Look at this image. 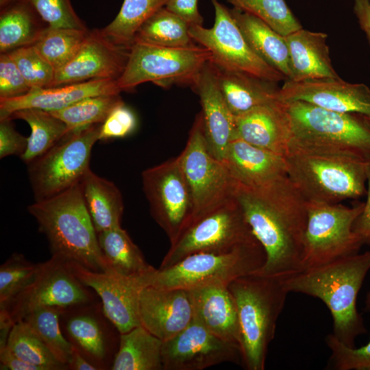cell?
Segmentation results:
<instances>
[{"instance_id":"obj_7","label":"cell","mask_w":370,"mask_h":370,"mask_svg":"<svg viewBox=\"0 0 370 370\" xmlns=\"http://www.w3.org/2000/svg\"><path fill=\"white\" fill-rule=\"evenodd\" d=\"M265 261L266 254L258 241L228 251L196 253L168 268L156 269L149 285L186 290L228 286L235 279L258 271Z\"/></svg>"},{"instance_id":"obj_50","label":"cell","mask_w":370,"mask_h":370,"mask_svg":"<svg viewBox=\"0 0 370 370\" xmlns=\"http://www.w3.org/2000/svg\"><path fill=\"white\" fill-rule=\"evenodd\" d=\"M367 201L364 208L353 226L354 232L359 236L362 243H370V159L367 169Z\"/></svg>"},{"instance_id":"obj_41","label":"cell","mask_w":370,"mask_h":370,"mask_svg":"<svg viewBox=\"0 0 370 370\" xmlns=\"http://www.w3.org/2000/svg\"><path fill=\"white\" fill-rule=\"evenodd\" d=\"M42 262H30L18 253L13 254L0 267V311L5 310L13 299L35 278Z\"/></svg>"},{"instance_id":"obj_28","label":"cell","mask_w":370,"mask_h":370,"mask_svg":"<svg viewBox=\"0 0 370 370\" xmlns=\"http://www.w3.org/2000/svg\"><path fill=\"white\" fill-rule=\"evenodd\" d=\"M82 197L98 233L121 227L124 210L121 193L111 181L90 169L79 182Z\"/></svg>"},{"instance_id":"obj_47","label":"cell","mask_w":370,"mask_h":370,"mask_svg":"<svg viewBox=\"0 0 370 370\" xmlns=\"http://www.w3.org/2000/svg\"><path fill=\"white\" fill-rule=\"evenodd\" d=\"M30 90L8 53H0V98L22 96Z\"/></svg>"},{"instance_id":"obj_14","label":"cell","mask_w":370,"mask_h":370,"mask_svg":"<svg viewBox=\"0 0 370 370\" xmlns=\"http://www.w3.org/2000/svg\"><path fill=\"white\" fill-rule=\"evenodd\" d=\"M142 182L152 217L173 242L191 222L194 210L179 157L145 169Z\"/></svg>"},{"instance_id":"obj_51","label":"cell","mask_w":370,"mask_h":370,"mask_svg":"<svg viewBox=\"0 0 370 370\" xmlns=\"http://www.w3.org/2000/svg\"><path fill=\"white\" fill-rule=\"evenodd\" d=\"M0 367L1 370H43L19 358L7 347L0 349Z\"/></svg>"},{"instance_id":"obj_29","label":"cell","mask_w":370,"mask_h":370,"mask_svg":"<svg viewBox=\"0 0 370 370\" xmlns=\"http://www.w3.org/2000/svg\"><path fill=\"white\" fill-rule=\"evenodd\" d=\"M230 11L252 49L286 79H289V53L284 36L249 13L234 8Z\"/></svg>"},{"instance_id":"obj_36","label":"cell","mask_w":370,"mask_h":370,"mask_svg":"<svg viewBox=\"0 0 370 370\" xmlns=\"http://www.w3.org/2000/svg\"><path fill=\"white\" fill-rule=\"evenodd\" d=\"M166 2L167 0H124L115 18L101 30L114 43L130 48L140 27L165 6Z\"/></svg>"},{"instance_id":"obj_35","label":"cell","mask_w":370,"mask_h":370,"mask_svg":"<svg viewBox=\"0 0 370 370\" xmlns=\"http://www.w3.org/2000/svg\"><path fill=\"white\" fill-rule=\"evenodd\" d=\"M184 48L197 43L189 34V25L164 6L153 14L138 29L134 42Z\"/></svg>"},{"instance_id":"obj_27","label":"cell","mask_w":370,"mask_h":370,"mask_svg":"<svg viewBox=\"0 0 370 370\" xmlns=\"http://www.w3.org/2000/svg\"><path fill=\"white\" fill-rule=\"evenodd\" d=\"M210 63L223 98L234 116L280 100L279 88L275 86L276 83L246 73L227 71Z\"/></svg>"},{"instance_id":"obj_12","label":"cell","mask_w":370,"mask_h":370,"mask_svg":"<svg viewBox=\"0 0 370 370\" xmlns=\"http://www.w3.org/2000/svg\"><path fill=\"white\" fill-rule=\"evenodd\" d=\"M215 11L212 28L189 25L193 40L209 50L211 63L223 69L246 73L278 83L286 77L263 60L250 47L230 11L218 0H210Z\"/></svg>"},{"instance_id":"obj_38","label":"cell","mask_w":370,"mask_h":370,"mask_svg":"<svg viewBox=\"0 0 370 370\" xmlns=\"http://www.w3.org/2000/svg\"><path fill=\"white\" fill-rule=\"evenodd\" d=\"M123 102L120 94L98 95L82 99L64 108L49 112L66 124L69 133L101 124L112 110Z\"/></svg>"},{"instance_id":"obj_49","label":"cell","mask_w":370,"mask_h":370,"mask_svg":"<svg viewBox=\"0 0 370 370\" xmlns=\"http://www.w3.org/2000/svg\"><path fill=\"white\" fill-rule=\"evenodd\" d=\"M197 2L198 0H167L164 7L189 25H202L204 19L199 12Z\"/></svg>"},{"instance_id":"obj_26","label":"cell","mask_w":370,"mask_h":370,"mask_svg":"<svg viewBox=\"0 0 370 370\" xmlns=\"http://www.w3.org/2000/svg\"><path fill=\"white\" fill-rule=\"evenodd\" d=\"M289 53L290 80L338 77L326 44L328 35L303 28L284 36Z\"/></svg>"},{"instance_id":"obj_21","label":"cell","mask_w":370,"mask_h":370,"mask_svg":"<svg viewBox=\"0 0 370 370\" xmlns=\"http://www.w3.org/2000/svg\"><path fill=\"white\" fill-rule=\"evenodd\" d=\"M201 105L204 134L210 153L224 161L227 149L234 138L235 116L229 109L208 61L191 87Z\"/></svg>"},{"instance_id":"obj_54","label":"cell","mask_w":370,"mask_h":370,"mask_svg":"<svg viewBox=\"0 0 370 370\" xmlns=\"http://www.w3.org/2000/svg\"><path fill=\"white\" fill-rule=\"evenodd\" d=\"M15 0H0V8H3Z\"/></svg>"},{"instance_id":"obj_56","label":"cell","mask_w":370,"mask_h":370,"mask_svg":"<svg viewBox=\"0 0 370 370\" xmlns=\"http://www.w3.org/2000/svg\"><path fill=\"white\" fill-rule=\"evenodd\" d=\"M370 1V0H369Z\"/></svg>"},{"instance_id":"obj_48","label":"cell","mask_w":370,"mask_h":370,"mask_svg":"<svg viewBox=\"0 0 370 370\" xmlns=\"http://www.w3.org/2000/svg\"><path fill=\"white\" fill-rule=\"evenodd\" d=\"M28 138L19 134L14 128L12 119H0V158L8 156H21L26 150Z\"/></svg>"},{"instance_id":"obj_11","label":"cell","mask_w":370,"mask_h":370,"mask_svg":"<svg viewBox=\"0 0 370 370\" xmlns=\"http://www.w3.org/2000/svg\"><path fill=\"white\" fill-rule=\"evenodd\" d=\"M101 125L69 132L28 164L36 201L56 196L81 182L90 169L91 151L99 140Z\"/></svg>"},{"instance_id":"obj_15","label":"cell","mask_w":370,"mask_h":370,"mask_svg":"<svg viewBox=\"0 0 370 370\" xmlns=\"http://www.w3.org/2000/svg\"><path fill=\"white\" fill-rule=\"evenodd\" d=\"M92 295L66 267L64 260L52 256L42 262L34 280L9 305L5 312L13 325L27 314L42 307L63 310L88 304Z\"/></svg>"},{"instance_id":"obj_13","label":"cell","mask_w":370,"mask_h":370,"mask_svg":"<svg viewBox=\"0 0 370 370\" xmlns=\"http://www.w3.org/2000/svg\"><path fill=\"white\" fill-rule=\"evenodd\" d=\"M178 157L193 201L192 221L232 197L234 180L225 163L216 158L208 149L201 112Z\"/></svg>"},{"instance_id":"obj_17","label":"cell","mask_w":370,"mask_h":370,"mask_svg":"<svg viewBox=\"0 0 370 370\" xmlns=\"http://www.w3.org/2000/svg\"><path fill=\"white\" fill-rule=\"evenodd\" d=\"M164 370H202L223 362L242 363L238 344L227 341L193 318L174 337L163 341Z\"/></svg>"},{"instance_id":"obj_16","label":"cell","mask_w":370,"mask_h":370,"mask_svg":"<svg viewBox=\"0 0 370 370\" xmlns=\"http://www.w3.org/2000/svg\"><path fill=\"white\" fill-rule=\"evenodd\" d=\"M84 286L99 296L104 316L120 334L140 325L138 315L141 291L149 285L152 273L127 276L114 271L98 272L77 262H64Z\"/></svg>"},{"instance_id":"obj_6","label":"cell","mask_w":370,"mask_h":370,"mask_svg":"<svg viewBox=\"0 0 370 370\" xmlns=\"http://www.w3.org/2000/svg\"><path fill=\"white\" fill-rule=\"evenodd\" d=\"M282 101L290 125V145L370 159V125L366 116L302 101Z\"/></svg>"},{"instance_id":"obj_39","label":"cell","mask_w":370,"mask_h":370,"mask_svg":"<svg viewBox=\"0 0 370 370\" xmlns=\"http://www.w3.org/2000/svg\"><path fill=\"white\" fill-rule=\"evenodd\" d=\"M63 310L52 306L39 308L21 320L32 328L55 357L68 367L73 345L61 332L60 316Z\"/></svg>"},{"instance_id":"obj_5","label":"cell","mask_w":370,"mask_h":370,"mask_svg":"<svg viewBox=\"0 0 370 370\" xmlns=\"http://www.w3.org/2000/svg\"><path fill=\"white\" fill-rule=\"evenodd\" d=\"M284 158L288 178L306 201L338 204L367 193L369 159L362 156L290 145Z\"/></svg>"},{"instance_id":"obj_53","label":"cell","mask_w":370,"mask_h":370,"mask_svg":"<svg viewBox=\"0 0 370 370\" xmlns=\"http://www.w3.org/2000/svg\"><path fill=\"white\" fill-rule=\"evenodd\" d=\"M69 369L73 370H98L97 366L90 362L88 359L73 345L70 360L68 363Z\"/></svg>"},{"instance_id":"obj_3","label":"cell","mask_w":370,"mask_h":370,"mask_svg":"<svg viewBox=\"0 0 370 370\" xmlns=\"http://www.w3.org/2000/svg\"><path fill=\"white\" fill-rule=\"evenodd\" d=\"M52 256L98 272L113 271L99 247L98 234L84 204L79 183L28 206Z\"/></svg>"},{"instance_id":"obj_20","label":"cell","mask_w":370,"mask_h":370,"mask_svg":"<svg viewBox=\"0 0 370 370\" xmlns=\"http://www.w3.org/2000/svg\"><path fill=\"white\" fill-rule=\"evenodd\" d=\"M138 315L140 325L162 341H167L194 318L189 291L148 285L140 294Z\"/></svg>"},{"instance_id":"obj_4","label":"cell","mask_w":370,"mask_h":370,"mask_svg":"<svg viewBox=\"0 0 370 370\" xmlns=\"http://www.w3.org/2000/svg\"><path fill=\"white\" fill-rule=\"evenodd\" d=\"M287 276L254 272L228 285L237 309L242 365L247 370L264 369L269 346L289 293Z\"/></svg>"},{"instance_id":"obj_33","label":"cell","mask_w":370,"mask_h":370,"mask_svg":"<svg viewBox=\"0 0 370 370\" xmlns=\"http://www.w3.org/2000/svg\"><path fill=\"white\" fill-rule=\"evenodd\" d=\"M10 119H22L31 128L25 152L20 156L27 165L45 154L68 132L66 124L49 112L38 108H25L13 112Z\"/></svg>"},{"instance_id":"obj_30","label":"cell","mask_w":370,"mask_h":370,"mask_svg":"<svg viewBox=\"0 0 370 370\" xmlns=\"http://www.w3.org/2000/svg\"><path fill=\"white\" fill-rule=\"evenodd\" d=\"M48 27L27 0L0 8V53L34 45Z\"/></svg>"},{"instance_id":"obj_42","label":"cell","mask_w":370,"mask_h":370,"mask_svg":"<svg viewBox=\"0 0 370 370\" xmlns=\"http://www.w3.org/2000/svg\"><path fill=\"white\" fill-rule=\"evenodd\" d=\"M234 8L261 19L286 36L302 28L285 0H226Z\"/></svg>"},{"instance_id":"obj_34","label":"cell","mask_w":370,"mask_h":370,"mask_svg":"<svg viewBox=\"0 0 370 370\" xmlns=\"http://www.w3.org/2000/svg\"><path fill=\"white\" fill-rule=\"evenodd\" d=\"M65 329L72 344L101 369L110 347L101 320L84 310L70 315L66 320Z\"/></svg>"},{"instance_id":"obj_25","label":"cell","mask_w":370,"mask_h":370,"mask_svg":"<svg viewBox=\"0 0 370 370\" xmlns=\"http://www.w3.org/2000/svg\"><path fill=\"white\" fill-rule=\"evenodd\" d=\"M188 291L194 319L216 336L240 345L237 309L228 286L208 285Z\"/></svg>"},{"instance_id":"obj_9","label":"cell","mask_w":370,"mask_h":370,"mask_svg":"<svg viewBox=\"0 0 370 370\" xmlns=\"http://www.w3.org/2000/svg\"><path fill=\"white\" fill-rule=\"evenodd\" d=\"M212 54L199 45L184 48L159 47L134 42L125 69L116 80L122 91L133 90L147 82L162 86L171 84H194L204 66Z\"/></svg>"},{"instance_id":"obj_10","label":"cell","mask_w":370,"mask_h":370,"mask_svg":"<svg viewBox=\"0 0 370 370\" xmlns=\"http://www.w3.org/2000/svg\"><path fill=\"white\" fill-rule=\"evenodd\" d=\"M258 241L233 196L195 219L172 243L160 267L168 268L196 253L228 251Z\"/></svg>"},{"instance_id":"obj_40","label":"cell","mask_w":370,"mask_h":370,"mask_svg":"<svg viewBox=\"0 0 370 370\" xmlns=\"http://www.w3.org/2000/svg\"><path fill=\"white\" fill-rule=\"evenodd\" d=\"M6 347L19 358L40 367L43 370L69 369L55 357L38 335L23 320L13 325Z\"/></svg>"},{"instance_id":"obj_52","label":"cell","mask_w":370,"mask_h":370,"mask_svg":"<svg viewBox=\"0 0 370 370\" xmlns=\"http://www.w3.org/2000/svg\"><path fill=\"white\" fill-rule=\"evenodd\" d=\"M354 10L370 45V1L354 0Z\"/></svg>"},{"instance_id":"obj_37","label":"cell","mask_w":370,"mask_h":370,"mask_svg":"<svg viewBox=\"0 0 370 370\" xmlns=\"http://www.w3.org/2000/svg\"><path fill=\"white\" fill-rule=\"evenodd\" d=\"M88 29L48 27L32 45L55 70L65 66L84 42Z\"/></svg>"},{"instance_id":"obj_8","label":"cell","mask_w":370,"mask_h":370,"mask_svg":"<svg viewBox=\"0 0 370 370\" xmlns=\"http://www.w3.org/2000/svg\"><path fill=\"white\" fill-rule=\"evenodd\" d=\"M306 202L301 271L358 253L364 243L353 226L365 202L352 207L341 203Z\"/></svg>"},{"instance_id":"obj_22","label":"cell","mask_w":370,"mask_h":370,"mask_svg":"<svg viewBox=\"0 0 370 370\" xmlns=\"http://www.w3.org/2000/svg\"><path fill=\"white\" fill-rule=\"evenodd\" d=\"M115 79H92L80 83L49 87L32 88L26 94L13 98H0V119L25 108H38L47 112L61 110L82 99L120 94Z\"/></svg>"},{"instance_id":"obj_31","label":"cell","mask_w":370,"mask_h":370,"mask_svg":"<svg viewBox=\"0 0 370 370\" xmlns=\"http://www.w3.org/2000/svg\"><path fill=\"white\" fill-rule=\"evenodd\" d=\"M163 341L142 325L120 334L112 370H164Z\"/></svg>"},{"instance_id":"obj_24","label":"cell","mask_w":370,"mask_h":370,"mask_svg":"<svg viewBox=\"0 0 370 370\" xmlns=\"http://www.w3.org/2000/svg\"><path fill=\"white\" fill-rule=\"evenodd\" d=\"M232 178L246 186L258 188L287 176L285 158L243 140H232L223 161Z\"/></svg>"},{"instance_id":"obj_19","label":"cell","mask_w":370,"mask_h":370,"mask_svg":"<svg viewBox=\"0 0 370 370\" xmlns=\"http://www.w3.org/2000/svg\"><path fill=\"white\" fill-rule=\"evenodd\" d=\"M281 101H302L326 110L370 118V88L340 77L294 82L286 79L279 88Z\"/></svg>"},{"instance_id":"obj_44","label":"cell","mask_w":370,"mask_h":370,"mask_svg":"<svg viewBox=\"0 0 370 370\" xmlns=\"http://www.w3.org/2000/svg\"><path fill=\"white\" fill-rule=\"evenodd\" d=\"M8 54L31 88L51 86L56 71L33 45L15 49Z\"/></svg>"},{"instance_id":"obj_23","label":"cell","mask_w":370,"mask_h":370,"mask_svg":"<svg viewBox=\"0 0 370 370\" xmlns=\"http://www.w3.org/2000/svg\"><path fill=\"white\" fill-rule=\"evenodd\" d=\"M291 138L288 119L281 100L235 116L234 139L243 140L285 157Z\"/></svg>"},{"instance_id":"obj_18","label":"cell","mask_w":370,"mask_h":370,"mask_svg":"<svg viewBox=\"0 0 370 370\" xmlns=\"http://www.w3.org/2000/svg\"><path fill=\"white\" fill-rule=\"evenodd\" d=\"M130 48L117 45L101 30H88L74 57L56 71L51 87L80 83L92 79L117 80L123 74Z\"/></svg>"},{"instance_id":"obj_46","label":"cell","mask_w":370,"mask_h":370,"mask_svg":"<svg viewBox=\"0 0 370 370\" xmlns=\"http://www.w3.org/2000/svg\"><path fill=\"white\" fill-rule=\"evenodd\" d=\"M136 125L134 113L123 102L116 106L101 123L99 140L125 137L135 131Z\"/></svg>"},{"instance_id":"obj_1","label":"cell","mask_w":370,"mask_h":370,"mask_svg":"<svg viewBox=\"0 0 370 370\" xmlns=\"http://www.w3.org/2000/svg\"><path fill=\"white\" fill-rule=\"evenodd\" d=\"M232 195L266 254L264 265L255 273L289 275L300 272L307 202L288 175L258 188L234 180Z\"/></svg>"},{"instance_id":"obj_45","label":"cell","mask_w":370,"mask_h":370,"mask_svg":"<svg viewBox=\"0 0 370 370\" xmlns=\"http://www.w3.org/2000/svg\"><path fill=\"white\" fill-rule=\"evenodd\" d=\"M51 27L88 29L75 12L71 0H27Z\"/></svg>"},{"instance_id":"obj_32","label":"cell","mask_w":370,"mask_h":370,"mask_svg":"<svg viewBox=\"0 0 370 370\" xmlns=\"http://www.w3.org/2000/svg\"><path fill=\"white\" fill-rule=\"evenodd\" d=\"M97 234L101 250L113 271L134 276L147 274L156 269L148 264L140 249L121 227Z\"/></svg>"},{"instance_id":"obj_2","label":"cell","mask_w":370,"mask_h":370,"mask_svg":"<svg viewBox=\"0 0 370 370\" xmlns=\"http://www.w3.org/2000/svg\"><path fill=\"white\" fill-rule=\"evenodd\" d=\"M369 270L370 251H367L290 275L285 286L288 293L321 300L332 317L331 334L344 345L354 347L356 337L366 332L356 301Z\"/></svg>"},{"instance_id":"obj_55","label":"cell","mask_w":370,"mask_h":370,"mask_svg":"<svg viewBox=\"0 0 370 370\" xmlns=\"http://www.w3.org/2000/svg\"><path fill=\"white\" fill-rule=\"evenodd\" d=\"M367 119L368 122H369V125H370V118H367Z\"/></svg>"},{"instance_id":"obj_43","label":"cell","mask_w":370,"mask_h":370,"mask_svg":"<svg viewBox=\"0 0 370 370\" xmlns=\"http://www.w3.org/2000/svg\"><path fill=\"white\" fill-rule=\"evenodd\" d=\"M365 304V310L370 312V291L366 295ZM325 341L331 352L325 369L370 370V340L358 348L344 345L332 334H328Z\"/></svg>"}]
</instances>
